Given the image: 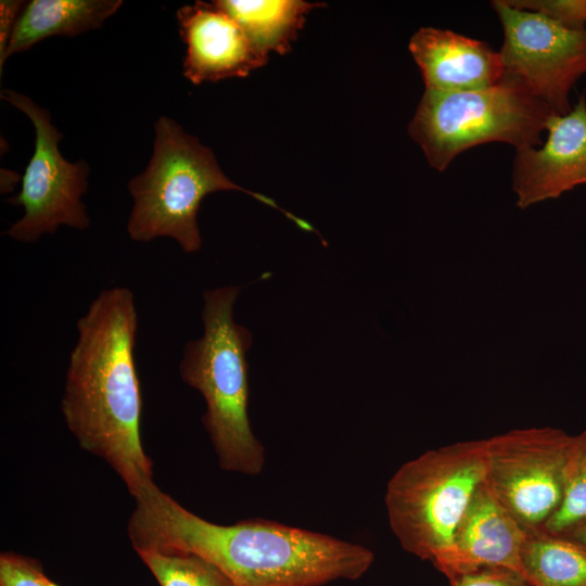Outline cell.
Returning a JSON list of instances; mask_svg holds the SVG:
<instances>
[{
    "label": "cell",
    "instance_id": "6da1fadb",
    "mask_svg": "<svg viewBox=\"0 0 586 586\" xmlns=\"http://www.w3.org/2000/svg\"><path fill=\"white\" fill-rule=\"evenodd\" d=\"M127 524L132 548L179 550L215 564L234 586H322L360 578L373 552L330 535L266 519L212 523L181 506L154 482L135 496Z\"/></svg>",
    "mask_w": 586,
    "mask_h": 586
},
{
    "label": "cell",
    "instance_id": "7a4b0ae2",
    "mask_svg": "<svg viewBox=\"0 0 586 586\" xmlns=\"http://www.w3.org/2000/svg\"><path fill=\"white\" fill-rule=\"evenodd\" d=\"M137 331L133 293L124 286L101 291L77 320L61 399L64 422L79 446L104 460L131 496L154 482L140 437Z\"/></svg>",
    "mask_w": 586,
    "mask_h": 586
},
{
    "label": "cell",
    "instance_id": "3957f363",
    "mask_svg": "<svg viewBox=\"0 0 586 586\" xmlns=\"http://www.w3.org/2000/svg\"><path fill=\"white\" fill-rule=\"evenodd\" d=\"M238 286L203 293V335L186 343L179 364L182 381L205 402L202 423L220 469L257 475L265 464V448L249 418L247 351L252 334L233 319Z\"/></svg>",
    "mask_w": 586,
    "mask_h": 586
},
{
    "label": "cell",
    "instance_id": "277c9868",
    "mask_svg": "<svg viewBox=\"0 0 586 586\" xmlns=\"http://www.w3.org/2000/svg\"><path fill=\"white\" fill-rule=\"evenodd\" d=\"M153 152L146 168L127 184L132 208L127 221L131 240L174 239L186 253L201 249L198 213L217 191H242L283 212L298 227L305 220L281 209L271 199L234 183L221 170L213 151L167 116L154 124Z\"/></svg>",
    "mask_w": 586,
    "mask_h": 586
},
{
    "label": "cell",
    "instance_id": "5b68a950",
    "mask_svg": "<svg viewBox=\"0 0 586 586\" xmlns=\"http://www.w3.org/2000/svg\"><path fill=\"white\" fill-rule=\"evenodd\" d=\"M486 471L485 440L430 449L402 464L384 497L388 524L402 548L434 564L448 550Z\"/></svg>",
    "mask_w": 586,
    "mask_h": 586
},
{
    "label": "cell",
    "instance_id": "8992f818",
    "mask_svg": "<svg viewBox=\"0 0 586 586\" xmlns=\"http://www.w3.org/2000/svg\"><path fill=\"white\" fill-rule=\"evenodd\" d=\"M551 115L520 85L502 78L492 87L469 91L425 89L408 132L429 164L443 171L457 155L480 144L540 146Z\"/></svg>",
    "mask_w": 586,
    "mask_h": 586
},
{
    "label": "cell",
    "instance_id": "52a82bcc",
    "mask_svg": "<svg viewBox=\"0 0 586 586\" xmlns=\"http://www.w3.org/2000/svg\"><path fill=\"white\" fill-rule=\"evenodd\" d=\"M1 99L26 114L35 128V149L22 177L21 191L7 202L24 209L4 232L11 239L31 243L55 232L60 226L85 230L90 225L81 201L88 189L86 161L65 160L59 149L63 133L52 124L47 109L15 90L4 89Z\"/></svg>",
    "mask_w": 586,
    "mask_h": 586
},
{
    "label": "cell",
    "instance_id": "ba28073f",
    "mask_svg": "<svg viewBox=\"0 0 586 586\" xmlns=\"http://www.w3.org/2000/svg\"><path fill=\"white\" fill-rule=\"evenodd\" d=\"M492 7L504 30L498 51L502 78L520 85L553 115L569 113L570 91L586 75V26L572 27L508 0Z\"/></svg>",
    "mask_w": 586,
    "mask_h": 586
},
{
    "label": "cell",
    "instance_id": "9c48e42d",
    "mask_svg": "<svg viewBox=\"0 0 586 586\" xmlns=\"http://www.w3.org/2000/svg\"><path fill=\"white\" fill-rule=\"evenodd\" d=\"M571 436L545 426L512 430L485 440V483L530 530L542 528L562 501Z\"/></svg>",
    "mask_w": 586,
    "mask_h": 586
},
{
    "label": "cell",
    "instance_id": "30bf717a",
    "mask_svg": "<svg viewBox=\"0 0 586 586\" xmlns=\"http://www.w3.org/2000/svg\"><path fill=\"white\" fill-rule=\"evenodd\" d=\"M546 131V142L540 146L517 150L512 189L520 208L586 183L585 94L579 95L569 113L551 115Z\"/></svg>",
    "mask_w": 586,
    "mask_h": 586
},
{
    "label": "cell",
    "instance_id": "8fae6325",
    "mask_svg": "<svg viewBox=\"0 0 586 586\" xmlns=\"http://www.w3.org/2000/svg\"><path fill=\"white\" fill-rule=\"evenodd\" d=\"M530 528L497 500L484 481L461 517L448 550L433 565L450 586L483 568H506L523 575L522 552Z\"/></svg>",
    "mask_w": 586,
    "mask_h": 586
},
{
    "label": "cell",
    "instance_id": "7c38bea8",
    "mask_svg": "<svg viewBox=\"0 0 586 586\" xmlns=\"http://www.w3.org/2000/svg\"><path fill=\"white\" fill-rule=\"evenodd\" d=\"M177 21L186 46L183 75L194 85L244 77L267 62L268 56L215 2L181 7Z\"/></svg>",
    "mask_w": 586,
    "mask_h": 586
},
{
    "label": "cell",
    "instance_id": "4fadbf2b",
    "mask_svg": "<svg viewBox=\"0 0 586 586\" xmlns=\"http://www.w3.org/2000/svg\"><path fill=\"white\" fill-rule=\"evenodd\" d=\"M409 51L428 90L483 89L500 82L504 77L498 51L484 41L448 29L420 28L409 41Z\"/></svg>",
    "mask_w": 586,
    "mask_h": 586
},
{
    "label": "cell",
    "instance_id": "5bb4252c",
    "mask_svg": "<svg viewBox=\"0 0 586 586\" xmlns=\"http://www.w3.org/2000/svg\"><path fill=\"white\" fill-rule=\"evenodd\" d=\"M123 4L120 0H31L24 5L15 24L4 55L0 59L2 73L5 61L15 53L30 49L52 37H73L97 29Z\"/></svg>",
    "mask_w": 586,
    "mask_h": 586
},
{
    "label": "cell",
    "instance_id": "9a60e30c",
    "mask_svg": "<svg viewBox=\"0 0 586 586\" xmlns=\"http://www.w3.org/2000/svg\"><path fill=\"white\" fill-rule=\"evenodd\" d=\"M245 31L255 48L267 55L288 52L302 29L307 14L321 3L301 0L214 1Z\"/></svg>",
    "mask_w": 586,
    "mask_h": 586
},
{
    "label": "cell",
    "instance_id": "2e32d148",
    "mask_svg": "<svg viewBox=\"0 0 586 586\" xmlns=\"http://www.w3.org/2000/svg\"><path fill=\"white\" fill-rule=\"evenodd\" d=\"M522 569L533 586H586V545L564 535L530 530Z\"/></svg>",
    "mask_w": 586,
    "mask_h": 586
},
{
    "label": "cell",
    "instance_id": "e0dca14e",
    "mask_svg": "<svg viewBox=\"0 0 586 586\" xmlns=\"http://www.w3.org/2000/svg\"><path fill=\"white\" fill-rule=\"evenodd\" d=\"M137 553L160 586H234L221 570L198 555L179 550Z\"/></svg>",
    "mask_w": 586,
    "mask_h": 586
},
{
    "label": "cell",
    "instance_id": "ac0fdd59",
    "mask_svg": "<svg viewBox=\"0 0 586 586\" xmlns=\"http://www.w3.org/2000/svg\"><path fill=\"white\" fill-rule=\"evenodd\" d=\"M586 520V430L571 436L564 469L562 501L539 530L564 535Z\"/></svg>",
    "mask_w": 586,
    "mask_h": 586
},
{
    "label": "cell",
    "instance_id": "d6986e66",
    "mask_svg": "<svg viewBox=\"0 0 586 586\" xmlns=\"http://www.w3.org/2000/svg\"><path fill=\"white\" fill-rule=\"evenodd\" d=\"M0 586H59L43 572L39 561L14 552L0 555Z\"/></svg>",
    "mask_w": 586,
    "mask_h": 586
},
{
    "label": "cell",
    "instance_id": "ffe728a7",
    "mask_svg": "<svg viewBox=\"0 0 586 586\" xmlns=\"http://www.w3.org/2000/svg\"><path fill=\"white\" fill-rule=\"evenodd\" d=\"M512 5L547 14L572 27L586 26V0H508Z\"/></svg>",
    "mask_w": 586,
    "mask_h": 586
},
{
    "label": "cell",
    "instance_id": "44dd1931",
    "mask_svg": "<svg viewBox=\"0 0 586 586\" xmlns=\"http://www.w3.org/2000/svg\"><path fill=\"white\" fill-rule=\"evenodd\" d=\"M451 586H533L521 573L506 568H483L460 576Z\"/></svg>",
    "mask_w": 586,
    "mask_h": 586
},
{
    "label": "cell",
    "instance_id": "7402d4cb",
    "mask_svg": "<svg viewBox=\"0 0 586 586\" xmlns=\"http://www.w3.org/2000/svg\"><path fill=\"white\" fill-rule=\"evenodd\" d=\"M24 1H0V59L4 55L17 18L24 8Z\"/></svg>",
    "mask_w": 586,
    "mask_h": 586
},
{
    "label": "cell",
    "instance_id": "603a6c76",
    "mask_svg": "<svg viewBox=\"0 0 586 586\" xmlns=\"http://www.w3.org/2000/svg\"><path fill=\"white\" fill-rule=\"evenodd\" d=\"M564 536L586 545V520L573 527Z\"/></svg>",
    "mask_w": 586,
    "mask_h": 586
}]
</instances>
